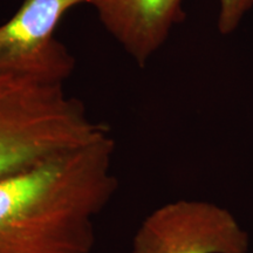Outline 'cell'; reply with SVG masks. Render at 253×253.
Wrapping results in <instances>:
<instances>
[{
	"mask_svg": "<svg viewBox=\"0 0 253 253\" xmlns=\"http://www.w3.org/2000/svg\"><path fill=\"white\" fill-rule=\"evenodd\" d=\"M82 4L88 0H24L0 25V73L65 84L75 59L56 38V28Z\"/></svg>",
	"mask_w": 253,
	"mask_h": 253,
	"instance_id": "cell-4",
	"label": "cell"
},
{
	"mask_svg": "<svg viewBox=\"0 0 253 253\" xmlns=\"http://www.w3.org/2000/svg\"><path fill=\"white\" fill-rule=\"evenodd\" d=\"M250 236L229 209L203 199H177L140 224L130 253H249Z\"/></svg>",
	"mask_w": 253,
	"mask_h": 253,
	"instance_id": "cell-3",
	"label": "cell"
},
{
	"mask_svg": "<svg viewBox=\"0 0 253 253\" xmlns=\"http://www.w3.org/2000/svg\"><path fill=\"white\" fill-rule=\"evenodd\" d=\"M253 8V0H219L218 30L221 34L232 33Z\"/></svg>",
	"mask_w": 253,
	"mask_h": 253,
	"instance_id": "cell-6",
	"label": "cell"
},
{
	"mask_svg": "<svg viewBox=\"0 0 253 253\" xmlns=\"http://www.w3.org/2000/svg\"><path fill=\"white\" fill-rule=\"evenodd\" d=\"M115 142L94 143L0 178V253H93L119 186Z\"/></svg>",
	"mask_w": 253,
	"mask_h": 253,
	"instance_id": "cell-1",
	"label": "cell"
},
{
	"mask_svg": "<svg viewBox=\"0 0 253 253\" xmlns=\"http://www.w3.org/2000/svg\"><path fill=\"white\" fill-rule=\"evenodd\" d=\"M88 5L138 66L148 62L185 18L183 0H88Z\"/></svg>",
	"mask_w": 253,
	"mask_h": 253,
	"instance_id": "cell-5",
	"label": "cell"
},
{
	"mask_svg": "<svg viewBox=\"0 0 253 253\" xmlns=\"http://www.w3.org/2000/svg\"><path fill=\"white\" fill-rule=\"evenodd\" d=\"M109 134L65 84L0 73V178Z\"/></svg>",
	"mask_w": 253,
	"mask_h": 253,
	"instance_id": "cell-2",
	"label": "cell"
}]
</instances>
